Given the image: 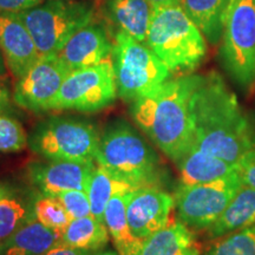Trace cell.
<instances>
[{
	"mask_svg": "<svg viewBox=\"0 0 255 255\" xmlns=\"http://www.w3.org/2000/svg\"><path fill=\"white\" fill-rule=\"evenodd\" d=\"M55 197L62 203L71 220L92 215L90 201L85 190L63 191Z\"/></svg>",
	"mask_w": 255,
	"mask_h": 255,
	"instance_id": "29",
	"label": "cell"
},
{
	"mask_svg": "<svg viewBox=\"0 0 255 255\" xmlns=\"http://www.w3.org/2000/svg\"><path fill=\"white\" fill-rule=\"evenodd\" d=\"M119 97L132 103L171 77L165 64L146 44L117 31L111 51Z\"/></svg>",
	"mask_w": 255,
	"mask_h": 255,
	"instance_id": "6",
	"label": "cell"
},
{
	"mask_svg": "<svg viewBox=\"0 0 255 255\" xmlns=\"http://www.w3.org/2000/svg\"><path fill=\"white\" fill-rule=\"evenodd\" d=\"M222 60L232 77L241 85L255 81V2L235 0L225 24Z\"/></svg>",
	"mask_w": 255,
	"mask_h": 255,
	"instance_id": "10",
	"label": "cell"
},
{
	"mask_svg": "<svg viewBox=\"0 0 255 255\" xmlns=\"http://www.w3.org/2000/svg\"><path fill=\"white\" fill-rule=\"evenodd\" d=\"M95 164L59 159L36 161L28 164L27 176L41 194L56 196L68 190H87Z\"/></svg>",
	"mask_w": 255,
	"mask_h": 255,
	"instance_id": "13",
	"label": "cell"
},
{
	"mask_svg": "<svg viewBox=\"0 0 255 255\" xmlns=\"http://www.w3.org/2000/svg\"><path fill=\"white\" fill-rule=\"evenodd\" d=\"M96 162L135 189L159 187L164 176L154 148L124 121L109 124L102 133Z\"/></svg>",
	"mask_w": 255,
	"mask_h": 255,
	"instance_id": "3",
	"label": "cell"
},
{
	"mask_svg": "<svg viewBox=\"0 0 255 255\" xmlns=\"http://www.w3.org/2000/svg\"><path fill=\"white\" fill-rule=\"evenodd\" d=\"M174 208V196L159 187H143L128 194L127 219L133 237L144 241L167 227Z\"/></svg>",
	"mask_w": 255,
	"mask_h": 255,
	"instance_id": "12",
	"label": "cell"
},
{
	"mask_svg": "<svg viewBox=\"0 0 255 255\" xmlns=\"http://www.w3.org/2000/svg\"><path fill=\"white\" fill-rule=\"evenodd\" d=\"M39 191L5 183L0 199V244L13 233L36 219L34 203Z\"/></svg>",
	"mask_w": 255,
	"mask_h": 255,
	"instance_id": "16",
	"label": "cell"
},
{
	"mask_svg": "<svg viewBox=\"0 0 255 255\" xmlns=\"http://www.w3.org/2000/svg\"><path fill=\"white\" fill-rule=\"evenodd\" d=\"M205 255H255V225L215 239Z\"/></svg>",
	"mask_w": 255,
	"mask_h": 255,
	"instance_id": "26",
	"label": "cell"
},
{
	"mask_svg": "<svg viewBox=\"0 0 255 255\" xmlns=\"http://www.w3.org/2000/svg\"><path fill=\"white\" fill-rule=\"evenodd\" d=\"M252 225H255V189L242 186L227 208L207 231L209 238L215 240Z\"/></svg>",
	"mask_w": 255,
	"mask_h": 255,
	"instance_id": "21",
	"label": "cell"
},
{
	"mask_svg": "<svg viewBox=\"0 0 255 255\" xmlns=\"http://www.w3.org/2000/svg\"><path fill=\"white\" fill-rule=\"evenodd\" d=\"M174 163L180 173V184L184 186L213 182L238 171L237 164L229 163L194 146H190Z\"/></svg>",
	"mask_w": 255,
	"mask_h": 255,
	"instance_id": "17",
	"label": "cell"
},
{
	"mask_svg": "<svg viewBox=\"0 0 255 255\" xmlns=\"http://www.w3.org/2000/svg\"><path fill=\"white\" fill-rule=\"evenodd\" d=\"M31 32L40 57L57 55L76 32L94 23L90 1L49 0L19 13Z\"/></svg>",
	"mask_w": 255,
	"mask_h": 255,
	"instance_id": "7",
	"label": "cell"
},
{
	"mask_svg": "<svg viewBox=\"0 0 255 255\" xmlns=\"http://www.w3.org/2000/svg\"><path fill=\"white\" fill-rule=\"evenodd\" d=\"M110 241L105 223L94 215L73 219L62 232L59 245L77 250L97 252L104 250Z\"/></svg>",
	"mask_w": 255,
	"mask_h": 255,
	"instance_id": "24",
	"label": "cell"
},
{
	"mask_svg": "<svg viewBox=\"0 0 255 255\" xmlns=\"http://www.w3.org/2000/svg\"><path fill=\"white\" fill-rule=\"evenodd\" d=\"M0 250H1V245H0Z\"/></svg>",
	"mask_w": 255,
	"mask_h": 255,
	"instance_id": "38",
	"label": "cell"
},
{
	"mask_svg": "<svg viewBox=\"0 0 255 255\" xmlns=\"http://www.w3.org/2000/svg\"><path fill=\"white\" fill-rule=\"evenodd\" d=\"M127 195L116 194L111 197L104 213V222L120 255H137L142 240L133 237L127 219Z\"/></svg>",
	"mask_w": 255,
	"mask_h": 255,
	"instance_id": "23",
	"label": "cell"
},
{
	"mask_svg": "<svg viewBox=\"0 0 255 255\" xmlns=\"http://www.w3.org/2000/svg\"><path fill=\"white\" fill-rule=\"evenodd\" d=\"M135 188L129 183L117 180L109 171L96 162L94 170L89 178L87 194L91 205L92 215L98 221L104 222V213L111 197L116 194H129Z\"/></svg>",
	"mask_w": 255,
	"mask_h": 255,
	"instance_id": "25",
	"label": "cell"
},
{
	"mask_svg": "<svg viewBox=\"0 0 255 255\" xmlns=\"http://www.w3.org/2000/svg\"><path fill=\"white\" fill-rule=\"evenodd\" d=\"M34 215L44 226L62 232L71 221L65 208L55 196L44 195L40 191L34 203Z\"/></svg>",
	"mask_w": 255,
	"mask_h": 255,
	"instance_id": "27",
	"label": "cell"
},
{
	"mask_svg": "<svg viewBox=\"0 0 255 255\" xmlns=\"http://www.w3.org/2000/svg\"><path fill=\"white\" fill-rule=\"evenodd\" d=\"M241 187L238 171L208 183L178 184L173 195L178 220L194 231L208 229Z\"/></svg>",
	"mask_w": 255,
	"mask_h": 255,
	"instance_id": "9",
	"label": "cell"
},
{
	"mask_svg": "<svg viewBox=\"0 0 255 255\" xmlns=\"http://www.w3.org/2000/svg\"><path fill=\"white\" fill-rule=\"evenodd\" d=\"M100 139L97 129L88 121L52 116L32 129L27 145L44 159L95 163Z\"/></svg>",
	"mask_w": 255,
	"mask_h": 255,
	"instance_id": "5",
	"label": "cell"
},
{
	"mask_svg": "<svg viewBox=\"0 0 255 255\" xmlns=\"http://www.w3.org/2000/svg\"><path fill=\"white\" fill-rule=\"evenodd\" d=\"M27 145V135L17 120L0 115V151H20Z\"/></svg>",
	"mask_w": 255,
	"mask_h": 255,
	"instance_id": "28",
	"label": "cell"
},
{
	"mask_svg": "<svg viewBox=\"0 0 255 255\" xmlns=\"http://www.w3.org/2000/svg\"><path fill=\"white\" fill-rule=\"evenodd\" d=\"M196 75L169 78L131 103L133 122L171 161L193 145L190 98Z\"/></svg>",
	"mask_w": 255,
	"mask_h": 255,
	"instance_id": "2",
	"label": "cell"
},
{
	"mask_svg": "<svg viewBox=\"0 0 255 255\" xmlns=\"http://www.w3.org/2000/svg\"><path fill=\"white\" fill-rule=\"evenodd\" d=\"M137 255H200V247L193 229L177 221L146 238Z\"/></svg>",
	"mask_w": 255,
	"mask_h": 255,
	"instance_id": "19",
	"label": "cell"
},
{
	"mask_svg": "<svg viewBox=\"0 0 255 255\" xmlns=\"http://www.w3.org/2000/svg\"><path fill=\"white\" fill-rule=\"evenodd\" d=\"M41 2L43 0H0V13H20Z\"/></svg>",
	"mask_w": 255,
	"mask_h": 255,
	"instance_id": "31",
	"label": "cell"
},
{
	"mask_svg": "<svg viewBox=\"0 0 255 255\" xmlns=\"http://www.w3.org/2000/svg\"><path fill=\"white\" fill-rule=\"evenodd\" d=\"M231 0H181L184 12L209 43H219Z\"/></svg>",
	"mask_w": 255,
	"mask_h": 255,
	"instance_id": "22",
	"label": "cell"
},
{
	"mask_svg": "<svg viewBox=\"0 0 255 255\" xmlns=\"http://www.w3.org/2000/svg\"><path fill=\"white\" fill-rule=\"evenodd\" d=\"M237 167L242 186L255 189V146L242 156Z\"/></svg>",
	"mask_w": 255,
	"mask_h": 255,
	"instance_id": "30",
	"label": "cell"
},
{
	"mask_svg": "<svg viewBox=\"0 0 255 255\" xmlns=\"http://www.w3.org/2000/svg\"><path fill=\"white\" fill-rule=\"evenodd\" d=\"M113 41L107 31L91 23L76 32L57 53L60 62L70 72L89 68L110 58Z\"/></svg>",
	"mask_w": 255,
	"mask_h": 255,
	"instance_id": "15",
	"label": "cell"
},
{
	"mask_svg": "<svg viewBox=\"0 0 255 255\" xmlns=\"http://www.w3.org/2000/svg\"><path fill=\"white\" fill-rule=\"evenodd\" d=\"M145 44L171 73H188L205 59V36L181 4L154 7Z\"/></svg>",
	"mask_w": 255,
	"mask_h": 255,
	"instance_id": "4",
	"label": "cell"
},
{
	"mask_svg": "<svg viewBox=\"0 0 255 255\" xmlns=\"http://www.w3.org/2000/svg\"><path fill=\"white\" fill-rule=\"evenodd\" d=\"M91 255H120V254L117 253L116 250H107V248H104V250L94 252Z\"/></svg>",
	"mask_w": 255,
	"mask_h": 255,
	"instance_id": "35",
	"label": "cell"
},
{
	"mask_svg": "<svg viewBox=\"0 0 255 255\" xmlns=\"http://www.w3.org/2000/svg\"><path fill=\"white\" fill-rule=\"evenodd\" d=\"M94 252H89L84 250H77V248H72L68 246H63V245H57L52 250L47 252L44 255H91Z\"/></svg>",
	"mask_w": 255,
	"mask_h": 255,
	"instance_id": "33",
	"label": "cell"
},
{
	"mask_svg": "<svg viewBox=\"0 0 255 255\" xmlns=\"http://www.w3.org/2000/svg\"><path fill=\"white\" fill-rule=\"evenodd\" d=\"M154 6L148 0H108L107 14L117 30L144 43L150 26Z\"/></svg>",
	"mask_w": 255,
	"mask_h": 255,
	"instance_id": "18",
	"label": "cell"
},
{
	"mask_svg": "<svg viewBox=\"0 0 255 255\" xmlns=\"http://www.w3.org/2000/svg\"><path fill=\"white\" fill-rule=\"evenodd\" d=\"M60 237L62 231L51 229L34 219L1 245L0 255H44L59 245Z\"/></svg>",
	"mask_w": 255,
	"mask_h": 255,
	"instance_id": "20",
	"label": "cell"
},
{
	"mask_svg": "<svg viewBox=\"0 0 255 255\" xmlns=\"http://www.w3.org/2000/svg\"><path fill=\"white\" fill-rule=\"evenodd\" d=\"M0 245H1V244H0Z\"/></svg>",
	"mask_w": 255,
	"mask_h": 255,
	"instance_id": "40",
	"label": "cell"
},
{
	"mask_svg": "<svg viewBox=\"0 0 255 255\" xmlns=\"http://www.w3.org/2000/svg\"><path fill=\"white\" fill-rule=\"evenodd\" d=\"M234 1H235V0H231V5H229V7H231V6L234 4Z\"/></svg>",
	"mask_w": 255,
	"mask_h": 255,
	"instance_id": "37",
	"label": "cell"
},
{
	"mask_svg": "<svg viewBox=\"0 0 255 255\" xmlns=\"http://www.w3.org/2000/svg\"><path fill=\"white\" fill-rule=\"evenodd\" d=\"M6 75V65L4 62V58H2L1 51H0V78H4Z\"/></svg>",
	"mask_w": 255,
	"mask_h": 255,
	"instance_id": "36",
	"label": "cell"
},
{
	"mask_svg": "<svg viewBox=\"0 0 255 255\" xmlns=\"http://www.w3.org/2000/svg\"><path fill=\"white\" fill-rule=\"evenodd\" d=\"M190 113L194 148L237 164L255 146L253 127L219 73L196 75Z\"/></svg>",
	"mask_w": 255,
	"mask_h": 255,
	"instance_id": "1",
	"label": "cell"
},
{
	"mask_svg": "<svg viewBox=\"0 0 255 255\" xmlns=\"http://www.w3.org/2000/svg\"><path fill=\"white\" fill-rule=\"evenodd\" d=\"M254 2H255V0H254Z\"/></svg>",
	"mask_w": 255,
	"mask_h": 255,
	"instance_id": "39",
	"label": "cell"
},
{
	"mask_svg": "<svg viewBox=\"0 0 255 255\" xmlns=\"http://www.w3.org/2000/svg\"><path fill=\"white\" fill-rule=\"evenodd\" d=\"M154 7L157 6H167V5H177L181 4V0H148Z\"/></svg>",
	"mask_w": 255,
	"mask_h": 255,
	"instance_id": "34",
	"label": "cell"
},
{
	"mask_svg": "<svg viewBox=\"0 0 255 255\" xmlns=\"http://www.w3.org/2000/svg\"><path fill=\"white\" fill-rule=\"evenodd\" d=\"M11 109V92L4 78H0V115Z\"/></svg>",
	"mask_w": 255,
	"mask_h": 255,
	"instance_id": "32",
	"label": "cell"
},
{
	"mask_svg": "<svg viewBox=\"0 0 255 255\" xmlns=\"http://www.w3.org/2000/svg\"><path fill=\"white\" fill-rule=\"evenodd\" d=\"M0 51L6 68L15 79L40 58L33 37L19 13H0Z\"/></svg>",
	"mask_w": 255,
	"mask_h": 255,
	"instance_id": "14",
	"label": "cell"
},
{
	"mask_svg": "<svg viewBox=\"0 0 255 255\" xmlns=\"http://www.w3.org/2000/svg\"><path fill=\"white\" fill-rule=\"evenodd\" d=\"M119 97L113 59L71 71L50 107V111L97 113L113 105Z\"/></svg>",
	"mask_w": 255,
	"mask_h": 255,
	"instance_id": "8",
	"label": "cell"
},
{
	"mask_svg": "<svg viewBox=\"0 0 255 255\" xmlns=\"http://www.w3.org/2000/svg\"><path fill=\"white\" fill-rule=\"evenodd\" d=\"M69 73L57 55L40 57L25 75L17 79L12 96L13 102L31 113L50 111Z\"/></svg>",
	"mask_w": 255,
	"mask_h": 255,
	"instance_id": "11",
	"label": "cell"
}]
</instances>
